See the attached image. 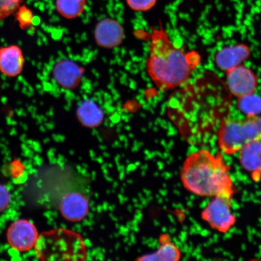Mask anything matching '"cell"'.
Returning <instances> with one entry per match:
<instances>
[{"label": "cell", "mask_w": 261, "mask_h": 261, "mask_svg": "<svg viewBox=\"0 0 261 261\" xmlns=\"http://www.w3.org/2000/svg\"><path fill=\"white\" fill-rule=\"evenodd\" d=\"M201 63L200 54L178 47L169 38L162 23L158 28L153 29L146 67L160 90L166 92L184 86Z\"/></svg>", "instance_id": "cell-1"}, {"label": "cell", "mask_w": 261, "mask_h": 261, "mask_svg": "<svg viewBox=\"0 0 261 261\" xmlns=\"http://www.w3.org/2000/svg\"><path fill=\"white\" fill-rule=\"evenodd\" d=\"M230 169L220 152L213 154L201 149L186 159L180 171L181 181L187 190L200 197L233 196L237 190Z\"/></svg>", "instance_id": "cell-2"}, {"label": "cell", "mask_w": 261, "mask_h": 261, "mask_svg": "<svg viewBox=\"0 0 261 261\" xmlns=\"http://www.w3.org/2000/svg\"><path fill=\"white\" fill-rule=\"evenodd\" d=\"M35 252L42 260H85L87 248L83 237L75 231L60 228L42 233L35 244Z\"/></svg>", "instance_id": "cell-3"}, {"label": "cell", "mask_w": 261, "mask_h": 261, "mask_svg": "<svg viewBox=\"0 0 261 261\" xmlns=\"http://www.w3.org/2000/svg\"><path fill=\"white\" fill-rule=\"evenodd\" d=\"M217 134L221 151L233 155L248 143L261 139V116L246 115L238 120L225 117L220 122Z\"/></svg>", "instance_id": "cell-4"}, {"label": "cell", "mask_w": 261, "mask_h": 261, "mask_svg": "<svg viewBox=\"0 0 261 261\" xmlns=\"http://www.w3.org/2000/svg\"><path fill=\"white\" fill-rule=\"evenodd\" d=\"M233 197L224 194L215 196L202 212L203 220L219 232H227L236 223V217L231 211Z\"/></svg>", "instance_id": "cell-5"}, {"label": "cell", "mask_w": 261, "mask_h": 261, "mask_svg": "<svg viewBox=\"0 0 261 261\" xmlns=\"http://www.w3.org/2000/svg\"><path fill=\"white\" fill-rule=\"evenodd\" d=\"M224 73L228 91L237 99L255 94L258 86V78L255 73L246 65H238Z\"/></svg>", "instance_id": "cell-6"}, {"label": "cell", "mask_w": 261, "mask_h": 261, "mask_svg": "<svg viewBox=\"0 0 261 261\" xmlns=\"http://www.w3.org/2000/svg\"><path fill=\"white\" fill-rule=\"evenodd\" d=\"M38 237L34 224L25 220L14 222L8 231L9 244L18 252H28L32 249L37 243Z\"/></svg>", "instance_id": "cell-7"}, {"label": "cell", "mask_w": 261, "mask_h": 261, "mask_svg": "<svg viewBox=\"0 0 261 261\" xmlns=\"http://www.w3.org/2000/svg\"><path fill=\"white\" fill-rule=\"evenodd\" d=\"M125 38L123 26L115 19L106 18L94 29V39L99 46L105 48L118 47Z\"/></svg>", "instance_id": "cell-8"}, {"label": "cell", "mask_w": 261, "mask_h": 261, "mask_svg": "<svg viewBox=\"0 0 261 261\" xmlns=\"http://www.w3.org/2000/svg\"><path fill=\"white\" fill-rule=\"evenodd\" d=\"M84 70L80 65L69 60H61L54 65L52 74L56 83L63 89H77L83 80Z\"/></svg>", "instance_id": "cell-9"}, {"label": "cell", "mask_w": 261, "mask_h": 261, "mask_svg": "<svg viewBox=\"0 0 261 261\" xmlns=\"http://www.w3.org/2000/svg\"><path fill=\"white\" fill-rule=\"evenodd\" d=\"M24 52L18 45L0 47V73L7 77H16L23 71Z\"/></svg>", "instance_id": "cell-10"}, {"label": "cell", "mask_w": 261, "mask_h": 261, "mask_svg": "<svg viewBox=\"0 0 261 261\" xmlns=\"http://www.w3.org/2000/svg\"><path fill=\"white\" fill-rule=\"evenodd\" d=\"M250 48L249 45L240 43L229 45L220 49L215 56V62L220 70L226 71L242 64L250 56Z\"/></svg>", "instance_id": "cell-11"}, {"label": "cell", "mask_w": 261, "mask_h": 261, "mask_svg": "<svg viewBox=\"0 0 261 261\" xmlns=\"http://www.w3.org/2000/svg\"><path fill=\"white\" fill-rule=\"evenodd\" d=\"M89 204L84 195L77 192H71L64 196L60 204L62 215L71 222L81 221L86 217Z\"/></svg>", "instance_id": "cell-12"}, {"label": "cell", "mask_w": 261, "mask_h": 261, "mask_svg": "<svg viewBox=\"0 0 261 261\" xmlns=\"http://www.w3.org/2000/svg\"><path fill=\"white\" fill-rule=\"evenodd\" d=\"M160 246L155 252L139 257L141 261H178L180 260L181 253L178 248L173 243L170 237L163 234L159 238Z\"/></svg>", "instance_id": "cell-13"}, {"label": "cell", "mask_w": 261, "mask_h": 261, "mask_svg": "<svg viewBox=\"0 0 261 261\" xmlns=\"http://www.w3.org/2000/svg\"><path fill=\"white\" fill-rule=\"evenodd\" d=\"M77 116L82 125L89 128L99 126L104 117L102 109L94 101L90 99L81 102L77 108Z\"/></svg>", "instance_id": "cell-14"}, {"label": "cell", "mask_w": 261, "mask_h": 261, "mask_svg": "<svg viewBox=\"0 0 261 261\" xmlns=\"http://www.w3.org/2000/svg\"><path fill=\"white\" fill-rule=\"evenodd\" d=\"M239 152L241 165L244 169L251 174L259 170L261 167V139L248 143Z\"/></svg>", "instance_id": "cell-15"}, {"label": "cell", "mask_w": 261, "mask_h": 261, "mask_svg": "<svg viewBox=\"0 0 261 261\" xmlns=\"http://www.w3.org/2000/svg\"><path fill=\"white\" fill-rule=\"evenodd\" d=\"M86 3L87 0H57L56 9L63 17L72 19L83 14Z\"/></svg>", "instance_id": "cell-16"}, {"label": "cell", "mask_w": 261, "mask_h": 261, "mask_svg": "<svg viewBox=\"0 0 261 261\" xmlns=\"http://www.w3.org/2000/svg\"><path fill=\"white\" fill-rule=\"evenodd\" d=\"M237 105L246 115H259L261 113V97L255 94L238 99Z\"/></svg>", "instance_id": "cell-17"}, {"label": "cell", "mask_w": 261, "mask_h": 261, "mask_svg": "<svg viewBox=\"0 0 261 261\" xmlns=\"http://www.w3.org/2000/svg\"><path fill=\"white\" fill-rule=\"evenodd\" d=\"M15 20L22 31L27 30L34 24V15L25 5H21L15 13Z\"/></svg>", "instance_id": "cell-18"}, {"label": "cell", "mask_w": 261, "mask_h": 261, "mask_svg": "<svg viewBox=\"0 0 261 261\" xmlns=\"http://www.w3.org/2000/svg\"><path fill=\"white\" fill-rule=\"evenodd\" d=\"M23 2L24 0H0V22L15 14Z\"/></svg>", "instance_id": "cell-19"}, {"label": "cell", "mask_w": 261, "mask_h": 261, "mask_svg": "<svg viewBox=\"0 0 261 261\" xmlns=\"http://www.w3.org/2000/svg\"><path fill=\"white\" fill-rule=\"evenodd\" d=\"M126 2L133 11L146 12L154 7L158 0H126Z\"/></svg>", "instance_id": "cell-20"}, {"label": "cell", "mask_w": 261, "mask_h": 261, "mask_svg": "<svg viewBox=\"0 0 261 261\" xmlns=\"http://www.w3.org/2000/svg\"><path fill=\"white\" fill-rule=\"evenodd\" d=\"M11 201V196L5 186L0 184V212L8 207Z\"/></svg>", "instance_id": "cell-21"}, {"label": "cell", "mask_w": 261, "mask_h": 261, "mask_svg": "<svg viewBox=\"0 0 261 261\" xmlns=\"http://www.w3.org/2000/svg\"><path fill=\"white\" fill-rule=\"evenodd\" d=\"M252 177L255 182L261 181V167L257 172L252 173Z\"/></svg>", "instance_id": "cell-22"}]
</instances>
